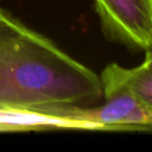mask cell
I'll return each mask as SVG.
<instances>
[{"mask_svg": "<svg viewBox=\"0 0 152 152\" xmlns=\"http://www.w3.org/2000/svg\"><path fill=\"white\" fill-rule=\"evenodd\" d=\"M147 65H149L150 67H152V51H147L146 52V56H145V59H144Z\"/></svg>", "mask_w": 152, "mask_h": 152, "instance_id": "obj_5", "label": "cell"}, {"mask_svg": "<svg viewBox=\"0 0 152 152\" xmlns=\"http://www.w3.org/2000/svg\"><path fill=\"white\" fill-rule=\"evenodd\" d=\"M110 40L132 50L152 51V0H93Z\"/></svg>", "mask_w": 152, "mask_h": 152, "instance_id": "obj_3", "label": "cell"}, {"mask_svg": "<svg viewBox=\"0 0 152 152\" xmlns=\"http://www.w3.org/2000/svg\"><path fill=\"white\" fill-rule=\"evenodd\" d=\"M102 98L99 75L0 7V108L44 113Z\"/></svg>", "mask_w": 152, "mask_h": 152, "instance_id": "obj_1", "label": "cell"}, {"mask_svg": "<svg viewBox=\"0 0 152 152\" xmlns=\"http://www.w3.org/2000/svg\"><path fill=\"white\" fill-rule=\"evenodd\" d=\"M98 106L50 108L47 114L75 123L79 129L152 128V108L126 89L103 93Z\"/></svg>", "mask_w": 152, "mask_h": 152, "instance_id": "obj_2", "label": "cell"}, {"mask_svg": "<svg viewBox=\"0 0 152 152\" xmlns=\"http://www.w3.org/2000/svg\"><path fill=\"white\" fill-rule=\"evenodd\" d=\"M100 80L103 93L126 89L152 108V67L145 61L133 68L112 63L103 69Z\"/></svg>", "mask_w": 152, "mask_h": 152, "instance_id": "obj_4", "label": "cell"}]
</instances>
